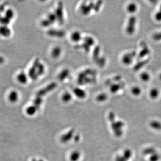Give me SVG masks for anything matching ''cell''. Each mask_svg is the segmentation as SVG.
Wrapping results in <instances>:
<instances>
[{"mask_svg": "<svg viewBox=\"0 0 161 161\" xmlns=\"http://www.w3.org/2000/svg\"><path fill=\"white\" fill-rule=\"evenodd\" d=\"M62 54V49L59 46L53 47L51 51V56L54 58H57L61 56Z\"/></svg>", "mask_w": 161, "mask_h": 161, "instance_id": "cell-7", "label": "cell"}, {"mask_svg": "<svg viewBox=\"0 0 161 161\" xmlns=\"http://www.w3.org/2000/svg\"><path fill=\"white\" fill-rule=\"evenodd\" d=\"M136 55L137 53L135 51L126 53L123 56L122 61L124 65H129L133 62V59L136 57Z\"/></svg>", "mask_w": 161, "mask_h": 161, "instance_id": "cell-2", "label": "cell"}, {"mask_svg": "<svg viewBox=\"0 0 161 161\" xmlns=\"http://www.w3.org/2000/svg\"><path fill=\"white\" fill-rule=\"evenodd\" d=\"M137 4L134 2L129 3L127 6V11L130 14L135 13L137 11Z\"/></svg>", "mask_w": 161, "mask_h": 161, "instance_id": "cell-9", "label": "cell"}, {"mask_svg": "<svg viewBox=\"0 0 161 161\" xmlns=\"http://www.w3.org/2000/svg\"><path fill=\"white\" fill-rule=\"evenodd\" d=\"M159 11H161V5L160 6V8H159Z\"/></svg>", "mask_w": 161, "mask_h": 161, "instance_id": "cell-24", "label": "cell"}, {"mask_svg": "<svg viewBox=\"0 0 161 161\" xmlns=\"http://www.w3.org/2000/svg\"><path fill=\"white\" fill-rule=\"evenodd\" d=\"M159 79H160V80H161V74H160V75H159Z\"/></svg>", "mask_w": 161, "mask_h": 161, "instance_id": "cell-23", "label": "cell"}, {"mask_svg": "<svg viewBox=\"0 0 161 161\" xmlns=\"http://www.w3.org/2000/svg\"><path fill=\"white\" fill-rule=\"evenodd\" d=\"M72 98V95L70 93L65 92L64 93L62 96V99L65 103H68L71 100Z\"/></svg>", "mask_w": 161, "mask_h": 161, "instance_id": "cell-12", "label": "cell"}, {"mask_svg": "<svg viewBox=\"0 0 161 161\" xmlns=\"http://www.w3.org/2000/svg\"><path fill=\"white\" fill-rule=\"evenodd\" d=\"M19 95L17 91L16 90H12L10 91L8 97L10 102L12 103H15L18 100Z\"/></svg>", "mask_w": 161, "mask_h": 161, "instance_id": "cell-8", "label": "cell"}, {"mask_svg": "<svg viewBox=\"0 0 161 161\" xmlns=\"http://www.w3.org/2000/svg\"><path fill=\"white\" fill-rule=\"evenodd\" d=\"M29 76L25 72H21L18 74L16 76L17 82L21 84H26L28 82Z\"/></svg>", "mask_w": 161, "mask_h": 161, "instance_id": "cell-5", "label": "cell"}, {"mask_svg": "<svg viewBox=\"0 0 161 161\" xmlns=\"http://www.w3.org/2000/svg\"><path fill=\"white\" fill-rule=\"evenodd\" d=\"M153 38L155 41H158L161 40V32L155 33L153 35Z\"/></svg>", "mask_w": 161, "mask_h": 161, "instance_id": "cell-21", "label": "cell"}, {"mask_svg": "<svg viewBox=\"0 0 161 161\" xmlns=\"http://www.w3.org/2000/svg\"><path fill=\"white\" fill-rule=\"evenodd\" d=\"M151 126L154 129H161V124L159 122H153L151 123Z\"/></svg>", "mask_w": 161, "mask_h": 161, "instance_id": "cell-19", "label": "cell"}, {"mask_svg": "<svg viewBox=\"0 0 161 161\" xmlns=\"http://www.w3.org/2000/svg\"><path fill=\"white\" fill-rule=\"evenodd\" d=\"M149 60H144L142 62H139L137 65L134 66V68L135 70H138L139 69L141 68L142 67L144 66L148 62Z\"/></svg>", "mask_w": 161, "mask_h": 161, "instance_id": "cell-16", "label": "cell"}, {"mask_svg": "<svg viewBox=\"0 0 161 161\" xmlns=\"http://www.w3.org/2000/svg\"><path fill=\"white\" fill-rule=\"evenodd\" d=\"M124 156H118L116 157V161H128L132 155V151L130 149H126L124 153Z\"/></svg>", "mask_w": 161, "mask_h": 161, "instance_id": "cell-6", "label": "cell"}, {"mask_svg": "<svg viewBox=\"0 0 161 161\" xmlns=\"http://www.w3.org/2000/svg\"><path fill=\"white\" fill-rule=\"evenodd\" d=\"M80 154L78 151H74L71 154L70 156L71 161H77L80 158Z\"/></svg>", "mask_w": 161, "mask_h": 161, "instance_id": "cell-13", "label": "cell"}, {"mask_svg": "<svg viewBox=\"0 0 161 161\" xmlns=\"http://www.w3.org/2000/svg\"><path fill=\"white\" fill-rule=\"evenodd\" d=\"M160 92L159 90L157 88H153L152 89L150 90L149 92V96L151 98L153 99H155L157 98L159 96Z\"/></svg>", "mask_w": 161, "mask_h": 161, "instance_id": "cell-11", "label": "cell"}, {"mask_svg": "<svg viewBox=\"0 0 161 161\" xmlns=\"http://www.w3.org/2000/svg\"><path fill=\"white\" fill-rule=\"evenodd\" d=\"M36 108L34 106L29 107L26 109V112L28 115H33L36 112Z\"/></svg>", "mask_w": 161, "mask_h": 161, "instance_id": "cell-18", "label": "cell"}, {"mask_svg": "<svg viewBox=\"0 0 161 161\" xmlns=\"http://www.w3.org/2000/svg\"><path fill=\"white\" fill-rule=\"evenodd\" d=\"M137 23V18L135 16L130 17L128 20L126 27V31L128 34L131 35L134 33L135 31V26Z\"/></svg>", "mask_w": 161, "mask_h": 161, "instance_id": "cell-1", "label": "cell"}, {"mask_svg": "<svg viewBox=\"0 0 161 161\" xmlns=\"http://www.w3.org/2000/svg\"><path fill=\"white\" fill-rule=\"evenodd\" d=\"M122 84H113L112 87H111V90H112V92H116L119 90L121 88H122Z\"/></svg>", "mask_w": 161, "mask_h": 161, "instance_id": "cell-17", "label": "cell"}, {"mask_svg": "<svg viewBox=\"0 0 161 161\" xmlns=\"http://www.w3.org/2000/svg\"><path fill=\"white\" fill-rule=\"evenodd\" d=\"M155 18L156 20L158 22L161 21V12L158 10L155 15Z\"/></svg>", "mask_w": 161, "mask_h": 161, "instance_id": "cell-22", "label": "cell"}, {"mask_svg": "<svg viewBox=\"0 0 161 161\" xmlns=\"http://www.w3.org/2000/svg\"><path fill=\"white\" fill-rule=\"evenodd\" d=\"M140 45L142 48V49L138 55V60L141 59L142 58L147 56L150 52V50L149 49L146 43L142 42L140 43Z\"/></svg>", "mask_w": 161, "mask_h": 161, "instance_id": "cell-4", "label": "cell"}, {"mask_svg": "<svg viewBox=\"0 0 161 161\" xmlns=\"http://www.w3.org/2000/svg\"><path fill=\"white\" fill-rule=\"evenodd\" d=\"M107 99V96L105 94H100L97 97V100L99 102H103L106 100Z\"/></svg>", "mask_w": 161, "mask_h": 161, "instance_id": "cell-20", "label": "cell"}, {"mask_svg": "<svg viewBox=\"0 0 161 161\" xmlns=\"http://www.w3.org/2000/svg\"><path fill=\"white\" fill-rule=\"evenodd\" d=\"M70 39L72 42L75 43H77L82 40L83 37L81 32L76 31L71 33Z\"/></svg>", "mask_w": 161, "mask_h": 161, "instance_id": "cell-3", "label": "cell"}, {"mask_svg": "<svg viewBox=\"0 0 161 161\" xmlns=\"http://www.w3.org/2000/svg\"><path fill=\"white\" fill-rule=\"evenodd\" d=\"M74 93L77 97L80 98H83L86 95L85 91L80 88H75Z\"/></svg>", "mask_w": 161, "mask_h": 161, "instance_id": "cell-10", "label": "cell"}, {"mask_svg": "<svg viewBox=\"0 0 161 161\" xmlns=\"http://www.w3.org/2000/svg\"><path fill=\"white\" fill-rule=\"evenodd\" d=\"M132 93L134 96H138L141 94V90L138 87H134L131 90Z\"/></svg>", "mask_w": 161, "mask_h": 161, "instance_id": "cell-15", "label": "cell"}, {"mask_svg": "<svg viewBox=\"0 0 161 161\" xmlns=\"http://www.w3.org/2000/svg\"><path fill=\"white\" fill-rule=\"evenodd\" d=\"M140 77L143 81L148 82L150 79V76L149 74L147 72H143L140 74Z\"/></svg>", "mask_w": 161, "mask_h": 161, "instance_id": "cell-14", "label": "cell"}]
</instances>
